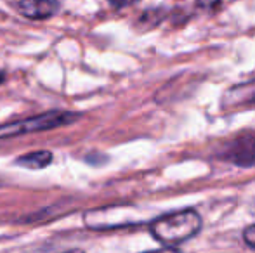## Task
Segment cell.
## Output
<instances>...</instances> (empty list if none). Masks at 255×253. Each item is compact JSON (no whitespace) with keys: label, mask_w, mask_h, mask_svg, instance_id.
Listing matches in <instances>:
<instances>
[{"label":"cell","mask_w":255,"mask_h":253,"mask_svg":"<svg viewBox=\"0 0 255 253\" xmlns=\"http://www.w3.org/2000/svg\"><path fill=\"white\" fill-rule=\"evenodd\" d=\"M108 2H110V3H113L115 7H122L125 2H127V0H108Z\"/></svg>","instance_id":"cell-10"},{"label":"cell","mask_w":255,"mask_h":253,"mask_svg":"<svg viewBox=\"0 0 255 253\" xmlns=\"http://www.w3.org/2000/svg\"><path fill=\"white\" fill-rule=\"evenodd\" d=\"M221 3V0H196V5L202 9H215Z\"/></svg>","instance_id":"cell-8"},{"label":"cell","mask_w":255,"mask_h":253,"mask_svg":"<svg viewBox=\"0 0 255 253\" xmlns=\"http://www.w3.org/2000/svg\"><path fill=\"white\" fill-rule=\"evenodd\" d=\"M146 253H179L175 248H161V250H153V252H146Z\"/></svg>","instance_id":"cell-9"},{"label":"cell","mask_w":255,"mask_h":253,"mask_svg":"<svg viewBox=\"0 0 255 253\" xmlns=\"http://www.w3.org/2000/svg\"><path fill=\"white\" fill-rule=\"evenodd\" d=\"M52 162V153L51 151H35L23 155L16 160V165L24 167L28 170H42Z\"/></svg>","instance_id":"cell-6"},{"label":"cell","mask_w":255,"mask_h":253,"mask_svg":"<svg viewBox=\"0 0 255 253\" xmlns=\"http://www.w3.org/2000/svg\"><path fill=\"white\" fill-rule=\"evenodd\" d=\"M63 253H85V252L80 250V248H73V250H68V252H63Z\"/></svg>","instance_id":"cell-11"},{"label":"cell","mask_w":255,"mask_h":253,"mask_svg":"<svg viewBox=\"0 0 255 253\" xmlns=\"http://www.w3.org/2000/svg\"><path fill=\"white\" fill-rule=\"evenodd\" d=\"M202 229V217L195 210H181L158 217L149 224V231L160 243L174 247L184 243Z\"/></svg>","instance_id":"cell-1"},{"label":"cell","mask_w":255,"mask_h":253,"mask_svg":"<svg viewBox=\"0 0 255 253\" xmlns=\"http://www.w3.org/2000/svg\"><path fill=\"white\" fill-rule=\"evenodd\" d=\"M17 9L28 19H51L61 9L57 0H19Z\"/></svg>","instance_id":"cell-5"},{"label":"cell","mask_w":255,"mask_h":253,"mask_svg":"<svg viewBox=\"0 0 255 253\" xmlns=\"http://www.w3.org/2000/svg\"><path fill=\"white\" fill-rule=\"evenodd\" d=\"M78 120L77 113L71 111H47L37 116H30L24 120H16V122L3 123L0 125V141L5 139L19 137V135L33 134V132H44L59 128L64 125H71Z\"/></svg>","instance_id":"cell-2"},{"label":"cell","mask_w":255,"mask_h":253,"mask_svg":"<svg viewBox=\"0 0 255 253\" xmlns=\"http://www.w3.org/2000/svg\"><path fill=\"white\" fill-rule=\"evenodd\" d=\"M89 229H113V227L134 226L139 222L137 210L130 206H106V208L89 210L84 215Z\"/></svg>","instance_id":"cell-3"},{"label":"cell","mask_w":255,"mask_h":253,"mask_svg":"<svg viewBox=\"0 0 255 253\" xmlns=\"http://www.w3.org/2000/svg\"><path fill=\"white\" fill-rule=\"evenodd\" d=\"M5 73H3V71H0V85H2L3 84V82H5Z\"/></svg>","instance_id":"cell-12"},{"label":"cell","mask_w":255,"mask_h":253,"mask_svg":"<svg viewBox=\"0 0 255 253\" xmlns=\"http://www.w3.org/2000/svg\"><path fill=\"white\" fill-rule=\"evenodd\" d=\"M243 240L249 247L255 248V224L254 226H249L245 231H243Z\"/></svg>","instance_id":"cell-7"},{"label":"cell","mask_w":255,"mask_h":253,"mask_svg":"<svg viewBox=\"0 0 255 253\" xmlns=\"http://www.w3.org/2000/svg\"><path fill=\"white\" fill-rule=\"evenodd\" d=\"M222 158L238 167L255 165V130H245L228 142L222 149Z\"/></svg>","instance_id":"cell-4"}]
</instances>
